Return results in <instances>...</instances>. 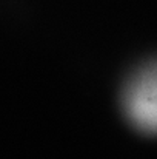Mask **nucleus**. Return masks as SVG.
Listing matches in <instances>:
<instances>
[{"mask_svg":"<svg viewBox=\"0 0 157 159\" xmlns=\"http://www.w3.org/2000/svg\"><path fill=\"white\" fill-rule=\"evenodd\" d=\"M128 110L133 120L146 131H157V74L143 76L131 90Z\"/></svg>","mask_w":157,"mask_h":159,"instance_id":"obj_1","label":"nucleus"}]
</instances>
